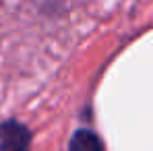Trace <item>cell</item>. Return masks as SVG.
Segmentation results:
<instances>
[{
  "label": "cell",
  "instance_id": "2",
  "mask_svg": "<svg viewBox=\"0 0 153 151\" xmlns=\"http://www.w3.org/2000/svg\"><path fill=\"white\" fill-rule=\"evenodd\" d=\"M71 151H103V145L95 132L76 130L71 139Z\"/></svg>",
  "mask_w": 153,
  "mask_h": 151
},
{
  "label": "cell",
  "instance_id": "1",
  "mask_svg": "<svg viewBox=\"0 0 153 151\" xmlns=\"http://www.w3.org/2000/svg\"><path fill=\"white\" fill-rule=\"evenodd\" d=\"M31 132L17 120L0 124V151H29Z\"/></svg>",
  "mask_w": 153,
  "mask_h": 151
}]
</instances>
